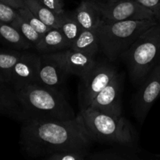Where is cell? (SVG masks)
Segmentation results:
<instances>
[{"label": "cell", "mask_w": 160, "mask_h": 160, "mask_svg": "<svg viewBox=\"0 0 160 160\" xmlns=\"http://www.w3.org/2000/svg\"><path fill=\"white\" fill-rule=\"evenodd\" d=\"M22 123L20 144L31 157L44 159L65 151L89 153L93 141L80 113L70 120H25Z\"/></svg>", "instance_id": "1"}, {"label": "cell", "mask_w": 160, "mask_h": 160, "mask_svg": "<svg viewBox=\"0 0 160 160\" xmlns=\"http://www.w3.org/2000/svg\"><path fill=\"white\" fill-rule=\"evenodd\" d=\"M21 108V121L70 120L77 114L65 94L39 83H33L16 91Z\"/></svg>", "instance_id": "2"}, {"label": "cell", "mask_w": 160, "mask_h": 160, "mask_svg": "<svg viewBox=\"0 0 160 160\" xmlns=\"http://www.w3.org/2000/svg\"><path fill=\"white\" fill-rule=\"evenodd\" d=\"M120 59L126 64L132 84L138 88L160 61V23L146 30Z\"/></svg>", "instance_id": "3"}, {"label": "cell", "mask_w": 160, "mask_h": 160, "mask_svg": "<svg viewBox=\"0 0 160 160\" xmlns=\"http://www.w3.org/2000/svg\"><path fill=\"white\" fill-rule=\"evenodd\" d=\"M156 23L155 20L102 22L97 29L100 52L110 61L117 62L146 30Z\"/></svg>", "instance_id": "4"}, {"label": "cell", "mask_w": 160, "mask_h": 160, "mask_svg": "<svg viewBox=\"0 0 160 160\" xmlns=\"http://www.w3.org/2000/svg\"><path fill=\"white\" fill-rule=\"evenodd\" d=\"M79 113L92 141L112 145H136L135 130L123 116L115 117L91 108Z\"/></svg>", "instance_id": "5"}, {"label": "cell", "mask_w": 160, "mask_h": 160, "mask_svg": "<svg viewBox=\"0 0 160 160\" xmlns=\"http://www.w3.org/2000/svg\"><path fill=\"white\" fill-rule=\"evenodd\" d=\"M117 73L118 68L114 62L107 58L96 59L93 67L80 78L78 92L80 111L90 106L96 95L110 83Z\"/></svg>", "instance_id": "6"}, {"label": "cell", "mask_w": 160, "mask_h": 160, "mask_svg": "<svg viewBox=\"0 0 160 160\" xmlns=\"http://www.w3.org/2000/svg\"><path fill=\"white\" fill-rule=\"evenodd\" d=\"M96 3L101 11L102 22L106 23L123 20H156L154 13L136 0H115L110 2Z\"/></svg>", "instance_id": "7"}, {"label": "cell", "mask_w": 160, "mask_h": 160, "mask_svg": "<svg viewBox=\"0 0 160 160\" xmlns=\"http://www.w3.org/2000/svg\"><path fill=\"white\" fill-rule=\"evenodd\" d=\"M160 98V61L138 87L132 104L135 118L143 123L152 106Z\"/></svg>", "instance_id": "8"}, {"label": "cell", "mask_w": 160, "mask_h": 160, "mask_svg": "<svg viewBox=\"0 0 160 160\" xmlns=\"http://www.w3.org/2000/svg\"><path fill=\"white\" fill-rule=\"evenodd\" d=\"M124 81L125 73L118 71L110 83L96 95L88 108L115 117L122 116Z\"/></svg>", "instance_id": "9"}, {"label": "cell", "mask_w": 160, "mask_h": 160, "mask_svg": "<svg viewBox=\"0 0 160 160\" xmlns=\"http://www.w3.org/2000/svg\"><path fill=\"white\" fill-rule=\"evenodd\" d=\"M40 59L41 54L37 52L23 51V55L9 73V84L15 92L28 84L37 82Z\"/></svg>", "instance_id": "10"}, {"label": "cell", "mask_w": 160, "mask_h": 160, "mask_svg": "<svg viewBox=\"0 0 160 160\" xmlns=\"http://www.w3.org/2000/svg\"><path fill=\"white\" fill-rule=\"evenodd\" d=\"M45 55L58 62L68 74L77 75L79 78L84 76L93 67L97 59L96 56L70 48Z\"/></svg>", "instance_id": "11"}, {"label": "cell", "mask_w": 160, "mask_h": 160, "mask_svg": "<svg viewBox=\"0 0 160 160\" xmlns=\"http://www.w3.org/2000/svg\"><path fill=\"white\" fill-rule=\"evenodd\" d=\"M68 75L58 62L47 55L41 54L40 65L36 83L66 94L64 89Z\"/></svg>", "instance_id": "12"}, {"label": "cell", "mask_w": 160, "mask_h": 160, "mask_svg": "<svg viewBox=\"0 0 160 160\" xmlns=\"http://www.w3.org/2000/svg\"><path fill=\"white\" fill-rule=\"evenodd\" d=\"M73 12L82 31L97 30L102 22L101 11L95 0L81 1Z\"/></svg>", "instance_id": "13"}, {"label": "cell", "mask_w": 160, "mask_h": 160, "mask_svg": "<svg viewBox=\"0 0 160 160\" xmlns=\"http://www.w3.org/2000/svg\"><path fill=\"white\" fill-rule=\"evenodd\" d=\"M136 145H116L113 148L89 153L86 160H141Z\"/></svg>", "instance_id": "14"}, {"label": "cell", "mask_w": 160, "mask_h": 160, "mask_svg": "<svg viewBox=\"0 0 160 160\" xmlns=\"http://www.w3.org/2000/svg\"><path fill=\"white\" fill-rule=\"evenodd\" d=\"M70 48V44L66 40L59 28H52L42 35L34 48L39 54H50Z\"/></svg>", "instance_id": "15"}, {"label": "cell", "mask_w": 160, "mask_h": 160, "mask_svg": "<svg viewBox=\"0 0 160 160\" xmlns=\"http://www.w3.org/2000/svg\"><path fill=\"white\" fill-rule=\"evenodd\" d=\"M0 42L19 51H26L34 48L32 44L10 23H0Z\"/></svg>", "instance_id": "16"}, {"label": "cell", "mask_w": 160, "mask_h": 160, "mask_svg": "<svg viewBox=\"0 0 160 160\" xmlns=\"http://www.w3.org/2000/svg\"><path fill=\"white\" fill-rule=\"evenodd\" d=\"M5 83H0V113L7 114L21 120V108L16 92L7 88Z\"/></svg>", "instance_id": "17"}, {"label": "cell", "mask_w": 160, "mask_h": 160, "mask_svg": "<svg viewBox=\"0 0 160 160\" xmlns=\"http://www.w3.org/2000/svg\"><path fill=\"white\" fill-rule=\"evenodd\" d=\"M70 48L97 56L100 52L97 30H83Z\"/></svg>", "instance_id": "18"}, {"label": "cell", "mask_w": 160, "mask_h": 160, "mask_svg": "<svg viewBox=\"0 0 160 160\" xmlns=\"http://www.w3.org/2000/svg\"><path fill=\"white\" fill-rule=\"evenodd\" d=\"M24 2L27 7L47 26L59 28L61 16L57 15L46 7L41 0H24Z\"/></svg>", "instance_id": "19"}, {"label": "cell", "mask_w": 160, "mask_h": 160, "mask_svg": "<svg viewBox=\"0 0 160 160\" xmlns=\"http://www.w3.org/2000/svg\"><path fill=\"white\" fill-rule=\"evenodd\" d=\"M61 16L60 24L58 28L62 31L70 46L78 38L82 31L81 26L76 20L73 11L66 10Z\"/></svg>", "instance_id": "20"}, {"label": "cell", "mask_w": 160, "mask_h": 160, "mask_svg": "<svg viewBox=\"0 0 160 160\" xmlns=\"http://www.w3.org/2000/svg\"><path fill=\"white\" fill-rule=\"evenodd\" d=\"M12 26H13L27 40L31 42L33 46H35L41 39V35L34 28H33L24 19L22 18L18 13L16 20L11 23Z\"/></svg>", "instance_id": "21"}, {"label": "cell", "mask_w": 160, "mask_h": 160, "mask_svg": "<svg viewBox=\"0 0 160 160\" xmlns=\"http://www.w3.org/2000/svg\"><path fill=\"white\" fill-rule=\"evenodd\" d=\"M23 51L15 50L12 52H0V72L4 75L9 82L11 70L23 55Z\"/></svg>", "instance_id": "22"}, {"label": "cell", "mask_w": 160, "mask_h": 160, "mask_svg": "<svg viewBox=\"0 0 160 160\" xmlns=\"http://www.w3.org/2000/svg\"><path fill=\"white\" fill-rule=\"evenodd\" d=\"M17 13L23 19H24L33 28L36 30L41 35H43L45 33H46L48 30L52 28L47 26L45 23H44L40 19L38 18L27 6L21 8V9H17Z\"/></svg>", "instance_id": "23"}, {"label": "cell", "mask_w": 160, "mask_h": 160, "mask_svg": "<svg viewBox=\"0 0 160 160\" xmlns=\"http://www.w3.org/2000/svg\"><path fill=\"white\" fill-rule=\"evenodd\" d=\"M89 153L80 152L65 151L53 153L44 158L46 160H86Z\"/></svg>", "instance_id": "24"}, {"label": "cell", "mask_w": 160, "mask_h": 160, "mask_svg": "<svg viewBox=\"0 0 160 160\" xmlns=\"http://www.w3.org/2000/svg\"><path fill=\"white\" fill-rule=\"evenodd\" d=\"M17 17V9L0 1V23H12Z\"/></svg>", "instance_id": "25"}, {"label": "cell", "mask_w": 160, "mask_h": 160, "mask_svg": "<svg viewBox=\"0 0 160 160\" xmlns=\"http://www.w3.org/2000/svg\"><path fill=\"white\" fill-rule=\"evenodd\" d=\"M154 13L156 21L160 23V0H136Z\"/></svg>", "instance_id": "26"}, {"label": "cell", "mask_w": 160, "mask_h": 160, "mask_svg": "<svg viewBox=\"0 0 160 160\" xmlns=\"http://www.w3.org/2000/svg\"><path fill=\"white\" fill-rule=\"evenodd\" d=\"M46 7L57 15H62L64 12V0H41Z\"/></svg>", "instance_id": "27"}, {"label": "cell", "mask_w": 160, "mask_h": 160, "mask_svg": "<svg viewBox=\"0 0 160 160\" xmlns=\"http://www.w3.org/2000/svg\"><path fill=\"white\" fill-rule=\"evenodd\" d=\"M0 1L16 9H21L26 6L24 0H0Z\"/></svg>", "instance_id": "28"}, {"label": "cell", "mask_w": 160, "mask_h": 160, "mask_svg": "<svg viewBox=\"0 0 160 160\" xmlns=\"http://www.w3.org/2000/svg\"><path fill=\"white\" fill-rule=\"evenodd\" d=\"M0 82L1 83H5V84H9L8 82V80L6 79V77L2 74V73L0 72Z\"/></svg>", "instance_id": "29"}, {"label": "cell", "mask_w": 160, "mask_h": 160, "mask_svg": "<svg viewBox=\"0 0 160 160\" xmlns=\"http://www.w3.org/2000/svg\"><path fill=\"white\" fill-rule=\"evenodd\" d=\"M95 1H96V2H98L106 3V2H110L115 1V0H95Z\"/></svg>", "instance_id": "30"}, {"label": "cell", "mask_w": 160, "mask_h": 160, "mask_svg": "<svg viewBox=\"0 0 160 160\" xmlns=\"http://www.w3.org/2000/svg\"><path fill=\"white\" fill-rule=\"evenodd\" d=\"M151 159L160 160V154H155V155H153V156L151 157Z\"/></svg>", "instance_id": "31"}, {"label": "cell", "mask_w": 160, "mask_h": 160, "mask_svg": "<svg viewBox=\"0 0 160 160\" xmlns=\"http://www.w3.org/2000/svg\"><path fill=\"white\" fill-rule=\"evenodd\" d=\"M81 1H86V0H81Z\"/></svg>", "instance_id": "32"}]
</instances>
